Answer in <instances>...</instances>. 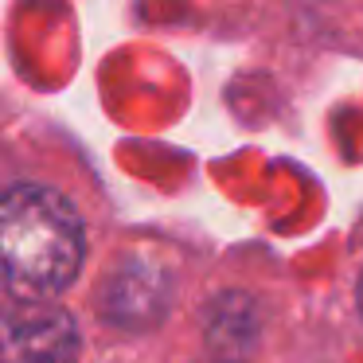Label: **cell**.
<instances>
[{"instance_id":"obj_1","label":"cell","mask_w":363,"mask_h":363,"mask_svg":"<svg viewBox=\"0 0 363 363\" xmlns=\"http://www.w3.org/2000/svg\"><path fill=\"white\" fill-rule=\"evenodd\" d=\"M86 254L82 219L59 191L16 184L0 191V289L40 301L74 281Z\"/></svg>"},{"instance_id":"obj_3","label":"cell","mask_w":363,"mask_h":363,"mask_svg":"<svg viewBox=\"0 0 363 363\" xmlns=\"http://www.w3.org/2000/svg\"><path fill=\"white\" fill-rule=\"evenodd\" d=\"M164 305H168V285L152 269H137V274L118 277L102 293V313L118 324H133V328L160 320Z\"/></svg>"},{"instance_id":"obj_2","label":"cell","mask_w":363,"mask_h":363,"mask_svg":"<svg viewBox=\"0 0 363 363\" xmlns=\"http://www.w3.org/2000/svg\"><path fill=\"white\" fill-rule=\"evenodd\" d=\"M79 328L51 301L0 305V363H74Z\"/></svg>"}]
</instances>
